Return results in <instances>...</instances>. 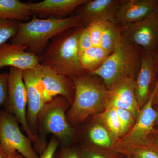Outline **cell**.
<instances>
[{
	"instance_id": "1",
	"label": "cell",
	"mask_w": 158,
	"mask_h": 158,
	"mask_svg": "<svg viewBox=\"0 0 158 158\" xmlns=\"http://www.w3.org/2000/svg\"><path fill=\"white\" fill-rule=\"evenodd\" d=\"M85 25L69 29L51 40L37 56L40 65H48L71 79L88 73L79 57L78 41Z\"/></svg>"
},
{
	"instance_id": "2",
	"label": "cell",
	"mask_w": 158,
	"mask_h": 158,
	"mask_svg": "<svg viewBox=\"0 0 158 158\" xmlns=\"http://www.w3.org/2000/svg\"><path fill=\"white\" fill-rule=\"evenodd\" d=\"M83 24L75 15L62 19H42L34 17L29 21L18 22L17 33L10 40V43L24 46L27 51L38 56L53 37Z\"/></svg>"
},
{
	"instance_id": "3",
	"label": "cell",
	"mask_w": 158,
	"mask_h": 158,
	"mask_svg": "<svg viewBox=\"0 0 158 158\" xmlns=\"http://www.w3.org/2000/svg\"><path fill=\"white\" fill-rule=\"evenodd\" d=\"M70 104L66 99L57 96L44 106L37 117L35 152L41 155L46 148L48 135L58 139L62 148L70 143L75 136L73 127L69 122L66 113Z\"/></svg>"
},
{
	"instance_id": "4",
	"label": "cell",
	"mask_w": 158,
	"mask_h": 158,
	"mask_svg": "<svg viewBox=\"0 0 158 158\" xmlns=\"http://www.w3.org/2000/svg\"><path fill=\"white\" fill-rule=\"evenodd\" d=\"M98 77L88 73L71 79L74 85V96L66 116L72 126L82 123L90 116L106 109L108 88Z\"/></svg>"
},
{
	"instance_id": "5",
	"label": "cell",
	"mask_w": 158,
	"mask_h": 158,
	"mask_svg": "<svg viewBox=\"0 0 158 158\" xmlns=\"http://www.w3.org/2000/svg\"><path fill=\"white\" fill-rule=\"evenodd\" d=\"M141 53V49L122 34L121 40L113 52L91 73L100 78L107 88L123 77L135 78L140 69Z\"/></svg>"
},
{
	"instance_id": "6",
	"label": "cell",
	"mask_w": 158,
	"mask_h": 158,
	"mask_svg": "<svg viewBox=\"0 0 158 158\" xmlns=\"http://www.w3.org/2000/svg\"><path fill=\"white\" fill-rule=\"evenodd\" d=\"M19 123L11 113L0 111V144L6 157L17 152L25 158H39L32 141L23 134Z\"/></svg>"
},
{
	"instance_id": "7",
	"label": "cell",
	"mask_w": 158,
	"mask_h": 158,
	"mask_svg": "<svg viewBox=\"0 0 158 158\" xmlns=\"http://www.w3.org/2000/svg\"><path fill=\"white\" fill-rule=\"evenodd\" d=\"M5 106L6 111L14 115L21 126L23 131L35 143L36 136L31 131L27 120V97L23 71L10 67L8 73V99Z\"/></svg>"
},
{
	"instance_id": "8",
	"label": "cell",
	"mask_w": 158,
	"mask_h": 158,
	"mask_svg": "<svg viewBox=\"0 0 158 158\" xmlns=\"http://www.w3.org/2000/svg\"><path fill=\"white\" fill-rule=\"evenodd\" d=\"M118 27L122 34L142 51H158V12L156 10L141 21Z\"/></svg>"
},
{
	"instance_id": "9",
	"label": "cell",
	"mask_w": 158,
	"mask_h": 158,
	"mask_svg": "<svg viewBox=\"0 0 158 158\" xmlns=\"http://www.w3.org/2000/svg\"><path fill=\"white\" fill-rule=\"evenodd\" d=\"M40 65L37 68L22 70L27 97V120L30 129L36 136L37 117L46 104Z\"/></svg>"
},
{
	"instance_id": "10",
	"label": "cell",
	"mask_w": 158,
	"mask_h": 158,
	"mask_svg": "<svg viewBox=\"0 0 158 158\" xmlns=\"http://www.w3.org/2000/svg\"><path fill=\"white\" fill-rule=\"evenodd\" d=\"M156 90L155 85L147 102L140 110L135 124L120 142L122 144L151 146L149 138L154 131V127L158 116L153 105Z\"/></svg>"
},
{
	"instance_id": "11",
	"label": "cell",
	"mask_w": 158,
	"mask_h": 158,
	"mask_svg": "<svg viewBox=\"0 0 158 158\" xmlns=\"http://www.w3.org/2000/svg\"><path fill=\"white\" fill-rule=\"evenodd\" d=\"M135 80L134 77H123L109 87L105 101L106 109H126L131 112L137 118L140 110L135 92Z\"/></svg>"
},
{
	"instance_id": "12",
	"label": "cell",
	"mask_w": 158,
	"mask_h": 158,
	"mask_svg": "<svg viewBox=\"0 0 158 158\" xmlns=\"http://www.w3.org/2000/svg\"><path fill=\"white\" fill-rule=\"evenodd\" d=\"M158 73V51H142L140 69L135 80V92L140 110L149 98L151 87Z\"/></svg>"
},
{
	"instance_id": "13",
	"label": "cell",
	"mask_w": 158,
	"mask_h": 158,
	"mask_svg": "<svg viewBox=\"0 0 158 158\" xmlns=\"http://www.w3.org/2000/svg\"><path fill=\"white\" fill-rule=\"evenodd\" d=\"M40 69L46 103L59 96L66 99L71 106L75 91L72 80L48 65H40Z\"/></svg>"
},
{
	"instance_id": "14",
	"label": "cell",
	"mask_w": 158,
	"mask_h": 158,
	"mask_svg": "<svg viewBox=\"0 0 158 158\" xmlns=\"http://www.w3.org/2000/svg\"><path fill=\"white\" fill-rule=\"evenodd\" d=\"M121 2L120 0H88L77 8L74 15L86 26L96 22L116 23V12Z\"/></svg>"
},
{
	"instance_id": "15",
	"label": "cell",
	"mask_w": 158,
	"mask_h": 158,
	"mask_svg": "<svg viewBox=\"0 0 158 158\" xmlns=\"http://www.w3.org/2000/svg\"><path fill=\"white\" fill-rule=\"evenodd\" d=\"M27 50L24 46L11 43L0 45V69L9 66L23 70L39 67L40 64L37 55Z\"/></svg>"
},
{
	"instance_id": "16",
	"label": "cell",
	"mask_w": 158,
	"mask_h": 158,
	"mask_svg": "<svg viewBox=\"0 0 158 158\" xmlns=\"http://www.w3.org/2000/svg\"><path fill=\"white\" fill-rule=\"evenodd\" d=\"M88 0H44L27 3L33 15L40 19H62L68 17Z\"/></svg>"
},
{
	"instance_id": "17",
	"label": "cell",
	"mask_w": 158,
	"mask_h": 158,
	"mask_svg": "<svg viewBox=\"0 0 158 158\" xmlns=\"http://www.w3.org/2000/svg\"><path fill=\"white\" fill-rule=\"evenodd\" d=\"M157 0H123L118 7L116 15L117 24L138 22L156 11Z\"/></svg>"
},
{
	"instance_id": "18",
	"label": "cell",
	"mask_w": 158,
	"mask_h": 158,
	"mask_svg": "<svg viewBox=\"0 0 158 158\" xmlns=\"http://www.w3.org/2000/svg\"><path fill=\"white\" fill-rule=\"evenodd\" d=\"M27 3L19 0H0V19L29 21L33 16Z\"/></svg>"
},
{
	"instance_id": "19",
	"label": "cell",
	"mask_w": 158,
	"mask_h": 158,
	"mask_svg": "<svg viewBox=\"0 0 158 158\" xmlns=\"http://www.w3.org/2000/svg\"><path fill=\"white\" fill-rule=\"evenodd\" d=\"M87 136L90 142L96 146L109 148L113 144L110 134L102 124L91 125L87 130Z\"/></svg>"
},
{
	"instance_id": "20",
	"label": "cell",
	"mask_w": 158,
	"mask_h": 158,
	"mask_svg": "<svg viewBox=\"0 0 158 158\" xmlns=\"http://www.w3.org/2000/svg\"><path fill=\"white\" fill-rule=\"evenodd\" d=\"M102 124L107 130L113 143L121 137V129L116 109L108 108L102 112L100 116Z\"/></svg>"
},
{
	"instance_id": "21",
	"label": "cell",
	"mask_w": 158,
	"mask_h": 158,
	"mask_svg": "<svg viewBox=\"0 0 158 158\" xmlns=\"http://www.w3.org/2000/svg\"><path fill=\"white\" fill-rule=\"evenodd\" d=\"M119 120L121 129V137L125 135L132 128L137 118L129 110L121 108H115Z\"/></svg>"
},
{
	"instance_id": "22",
	"label": "cell",
	"mask_w": 158,
	"mask_h": 158,
	"mask_svg": "<svg viewBox=\"0 0 158 158\" xmlns=\"http://www.w3.org/2000/svg\"><path fill=\"white\" fill-rule=\"evenodd\" d=\"M17 30L16 21L0 19V45L14 37Z\"/></svg>"
},
{
	"instance_id": "23",
	"label": "cell",
	"mask_w": 158,
	"mask_h": 158,
	"mask_svg": "<svg viewBox=\"0 0 158 158\" xmlns=\"http://www.w3.org/2000/svg\"><path fill=\"white\" fill-rule=\"evenodd\" d=\"M122 145H124V144H122ZM131 145L135 146V147L133 148L132 147L131 148L127 147V146H124V147H125V149H127L128 152H129L130 153H131V154L134 156V157L158 158V152L152 146H138V145H133V144H131Z\"/></svg>"
},
{
	"instance_id": "24",
	"label": "cell",
	"mask_w": 158,
	"mask_h": 158,
	"mask_svg": "<svg viewBox=\"0 0 158 158\" xmlns=\"http://www.w3.org/2000/svg\"><path fill=\"white\" fill-rule=\"evenodd\" d=\"M78 47L79 54L91 47V39L87 25L84 27L79 36Z\"/></svg>"
},
{
	"instance_id": "25",
	"label": "cell",
	"mask_w": 158,
	"mask_h": 158,
	"mask_svg": "<svg viewBox=\"0 0 158 158\" xmlns=\"http://www.w3.org/2000/svg\"><path fill=\"white\" fill-rule=\"evenodd\" d=\"M8 95V73H0V107L6 105Z\"/></svg>"
},
{
	"instance_id": "26",
	"label": "cell",
	"mask_w": 158,
	"mask_h": 158,
	"mask_svg": "<svg viewBox=\"0 0 158 158\" xmlns=\"http://www.w3.org/2000/svg\"><path fill=\"white\" fill-rule=\"evenodd\" d=\"M59 145L58 139L54 136H52L46 148L39 158H54Z\"/></svg>"
},
{
	"instance_id": "27",
	"label": "cell",
	"mask_w": 158,
	"mask_h": 158,
	"mask_svg": "<svg viewBox=\"0 0 158 158\" xmlns=\"http://www.w3.org/2000/svg\"><path fill=\"white\" fill-rule=\"evenodd\" d=\"M58 158H82L81 151L75 148H62Z\"/></svg>"
},
{
	"instance_id": "28",
	"label": "cell",
	"mask_w": 158,
	"mask_h": 158,
	"mask_svg": "<svg viewBox=\"0 0 158 158\" xmlns=\"http://www.w3.org/2000/svg\"><path fill=\"white\" fill-rule=\"evenodd\" d=\"M82 158H108L102 154L89 148H84L81 151Z\"/></svg>"
},
{
	"instance_id": "29",
	"label": "cell",
	"mask_w": 158,
	"mask_h": 158,
	"mask_svg": "<svg viewBox=\"0 0 158 158\" xmlns=\"http://www.w3.org/2000/svg\"><path fill=\"white\" fill-rule=\"evenodd\" d=\"M151 146L158 152V130H154L149 138Z\"/></svg>"
},
{
	"instance_id": "30",
	"label": "cell",
	"mask_w": 158,
	"mask_h": 158,
	"mask_svg": "<svg viewBox=\"0 0 158 158\" xmlns=\"http://www.w3.org/2000/svg\"><path fill=\"white\" fill-rule=\"evenodd\" d=\"M156 90L154 97L153 101V105L158 106V78L156 82Z\"/></svg>"
},
{
	"instance_id": "31",
	"label": "cell",
	"mask_w": 158,
	"mask_h": 158,
	"mask_svg": "<svg viewBox=\"0 0 158 158\" xmlns=\"http://www.w3.org/2000/svg\"><path fill=\"white\" fill-rule=\"evenodd\" d=\"M7 158H25L23 156L20 154L18 152H15L11 155L8 156Z\"/></svg>"
},
{
	"instance_id": "32",
	"label": "cell",
	"mask_w": 158,
	"mask_h": 158,
	"mask_svg": "<svg viewBox=\"0 0 158 158\" xmlns=\"http://www.w3.org/2000/svg\"><path fill=\"white\" fill-rule=\"evenodd\" d=\"M0 158H7L5 153L3 151L2 148L0 144Z\"/></svg>"
},
{
	"instance_id": "33",
	"label": "cell",
	"mask_w": 158,
	"mask_h": 158,
	"mask_svg": "<svg viewBox=\"0 0 158 158\" xmlns=\"http://www.w3.org/2000/svg\"><path fill=\"white\" fill-rule=\"evenodd\" d=\"M157 106L156 107L157 108L156 109H155V110H156V111H157V112L158 116H157V118L156 122V123H158V106Z\"/></svg>"
},
{
	"instance_id": "34",
	"label": "cell",
	"mask_w": 158,
	"mask_h": 158,
	"mask_svg": "<svg viewBox=\"0 0 158 158\" xmlns=\"http://www.w3.org/2000/svg\"><path fill=\"white\" fill-rule=\"evenodd\" d=\"M156 10L158 12V1L157 2V5L156 9Z\"/></svg>"
},
{
	"instance_id": "35",
	"label": "cell",
	"mask_w": 158,
	"mask_h": 158,
	"mask_svg": "<svg viewBox=\"0 0 158 158\" xmlns=\"http://www.w3.org/2000/svg\"><path fill=\"white\" fill-rule=\"evenodd\" d=\"M136 158L134 157V158Z\"/></svg>"
}]
</instances>
